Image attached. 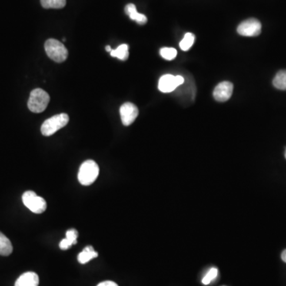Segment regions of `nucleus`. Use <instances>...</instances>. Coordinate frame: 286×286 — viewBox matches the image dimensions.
<instances>
[{
	"mask_svg": "<svg viewBox=\"0 0 286 286\" xmlns=\"http://www.w3.org/2000/svg\"><path fill=\"white\" fill-rule=\"evenodd\" d=\"M111 56L113 57H117L121 61H126L128 59L129 57V47L127 44L120 45L115 50H111Z\"/></svg>",
	"mask_w": 286,
	"mask_h": 286,
	"instance_id": "nucleus-15",
	"label": "nucleus"
},
{
	"mask_svg": "<svg viewBox=\"0 0 286 286\" xmlns=\"http://www.w3.org/2000/svg\"><path fill=\"white\" fill-rule=\"evenodd\" d=\"M194 41H195V35L192 33H187L182 41L180 42V48L184 51H187L193 46Z\"/></svg>",
	"mask_w": 286,
	"mask_h": 286,
	"instance_id": "nucleus-18",
	"label": "nucleus"
},
{
	"mask_svg": "<svg viewBox=\"0 0 286 286\" xmlns=\"http://www.w3.org/2000/svg\"><path fill=\"white\" fill-rule=\"evenodd\" d=\"M22 202L28 209L35 214H41L46 210V201L33 191H27L23 193Z\"/></svg>",
	"mask_w": 286,
	"mask_h": 286,
	"instance_id": "nucleus-5",
	"label": "nucleus"
},
{
	"mask_svg": "<svg viewBox=\"0 0 286 286\" xmlns=\"http://www.w3.org/2000/svg\"><path fill=\"white\" fill-rule=\"evenodd\" d=\"M217 275H218V270H217V268H211L209 271L207 272V274H206L205 277L203 278V284H210L211 281L217 277Z\"/></svg>",
	"mask_w": 286,
	"mask_h": 286,
	"instance_id": "nucleus-20",
	"label": "nucleus"
},
{
	"mask_svg": "<svg viewBox=\"0 0 286 286\" xmlns=\"http://www.w3.org/2000/svg\"><path fill=\"white\" fill-rule=\"evenodd\" d=\"M12 251L13 246L11 240L0 231V255L9 256Z\"/></svg>",
	"mask_w": 286,
	"mask_h": 286,
	"instance_id": "nucleus-14",
	"label": "nucleus"
},
{
	"mask_svg": "<svg viewBox=\"0 0 286 286\" xmlns=\"http://www.w3.org/2000/svg\"><path fill=\"white\" fill-rule=\"evenodd\" d=\"M125 12L131 20H134L140 25H144L147 22V16L144 14L138 13L134 4H127L125 7Z\"/></svg>",
	"mask_w": 286,
	"mask_h": 286,
	"instance_id": "nucleus-11",
	"label": "nucleus"
},
{
	"mask_svg": "<svg viewBox=\"0 0 286 286\" xmlns=\"http://www.w3.org/2000/svg\"><path fill=\"white\" fill-rule=\"evenodd\" d=\"M281 259L283 260L284 263H286V250H284L281 254Z\"/></svg>",
	"mask_w": 286,
	"mask_h": 286,
	"instance_id": "nucleus-22",
	"label": "nucleus"
},
{
	"mask_svg": "<svg viewBox=\"0 0 286 286\" xmlns=\"http://www.w3.org/2000/svg\"><path fill=\"white\" fill-rule=\"evenodd\" d=\"M122 123L124 126H130L134 123L138 117V109L132 103H125L120 109Z\"/></svg>",
	"mask_w": 286,
	"mask_h": 286,
	"instance_id": "nucleus-8",
	"label": "nucleus"
},
{
	"mask_svg": "<svg viewBox=\"0 0 286 286\" xmlns=\"http://www.w3.org/2000/svg\"><path fill=\"white\" fill-rule=\"evenodd\" d=\"M97 257H98V253L95 251L91 246H88V247H86L84 249L82 252L79 254L77 260L81 264H86L93 258Z\"/></svg>",
	"mask_w": 286,
	"mask_h": 286,
	"instance_id": "nucleus-13",
	"label": "nucleus"
},
{
	"mask_svg": "<svg viewBox=\"0 0 286 286\" xmlns=\"http://www.w3.org/2000/svg\"><path fill=\"white\" fill-rule=\"evenodd\" d=\"M100 173L98 164L92 160L84 161L79 170V182L82 185H91L92 183L97 181Z\"/></svg>",
	"mask_w": 286,
	"mask_h": 286,
	"instance_id": "nucleus-1",
	"label": "nucleus"
},
{
	"mask_svg": "<svg viewBox=\"0 0 286 286\" xmlns=\"http://www.w3.org/2000/svg\"><path fill=\"white\" fill-rule=\"evenodd\" d=\"M232 83L229 81H223L220 83L218 85L214 88L213 91V97L214 100L219 102H226L229 99L231 98L233 93Z\"/></svg>",
	"mask_w": 286,
	"mask_h": 286,
	"instance_id": "nucleus-9",
	"label": "nucleus"
},
{
	"mask_svg": "<svg viewBox=\"0 0 286 286\" xmlns=\"http://www.w3.org/2000/svg\"><path fill=\"white\" fill-rule=\"evenodd\" d=\"M274 87L279 90H286V69L277 73L273 81Z\"/></svg>",
	"mask_w": 286,
	"mask_h": 286,
	"instance_id": "nucleus-16",
	"label": "nucleus"
},
{
	"mask_svg": "<svg viewBox=\"0 0 286 286\" xmlns=\"http://www.w3.org/2000/svg\"><path fill=\"white\" fill-rule=\"evenodd\" d=\"M50 100V96L46 91L41 88H35L31 92L27 106L32 112L41 113L46 109Z\"/></svg>",
	"mask_w": 286,
	"mask_h": 286,
	"instance_id": "nucleus-2",
	"label": "nucleus"
},
{
	"mask_svg": "<svg viewBox=\"0 0 286 286\" xmlns=\"http://www.w3.org/2000/svg\"><path fill=\"white\" fill-rule=\"evenodd\" d=\"M185 82V79L182 76H174L166 74L160 78L158 82V89L161 92L169 93L175 91L179 86L182 85Z\"/></svg>",
	"mask_w": 286,
	"mask_h": 286,
	"instance_id": "nucleus-6",
	"label": "nucleus"
},
{
	"mask_svg": "<svg viewBox=\"0 0 286 286\" xmlns=\"http://www.w3.org/2000/svg\"><path fill=\"white\" fill-rule=\"evenodd\" d=\"M45 50L47 56L56 62H63L68 57V50L64 44L57 40L53 38L47 40L45 41Z\"/></svg>",
	"mask_w": 286,
	"mask_h": 286,
	"instance_id": "nucleus-4",
	"label": "nucleus"
},
{
	"mask_svg": "<svg viewBox=\"0 0 286 286\" xmlns=\"http://www.w3.org/2000/svg\"><path fill=\"white\" fill-rule=\"evenodd\" d=\"M38 284L39 277L38 274L34 272H27L17 279L14 286H38Z\"/></svg>",
	"mask_w": 286,
	"mask_h": 286,
	"instance_id": "nucleus-10",
	"label": "nucleus"
},
{
	"mask_svg": "<svg viewBox=\"0 0 286 286\" xmlns=\"http://www.w3.org/2000/svg\"><path fill=\"white\" fill-rule=\"evenodd\" d=\"M160 54L164 59L172 61V60L175 59L177 52L174 48L164 47V48L161 49V50H160Z\"/></svg>",
	"mask_w": 286,
	"mask_h": 286,
	"instance_id": "nucleus-19",
	"label": "nucleus"
},
{
	"mask_svg": "<svg viewBox=\"0 0 286 286\" xmlns=\"http://www.w3.org/2000/svg\"><path fill=\"white\" fill-rule=\"evenodd\" d=\"M68 121L69 117L65 113L54 115L43 123L41 127V134L44 136L53 135L57 131H59L60 129L65 127Z\"/></svg>",
	"mask_w": 286,
	"mask_h": 286,
	"instance_id": "nucleus-3",
	"label": "nucleus"
},
{
	"mask_svg": "<svg viewBox=\"0 0 286 286\" xmlns=\"http://www.w3.org/2000/svg\"><path fill=\"white\" fill-rule=\"evenodd\" d=\"M78 238V231L76 229H70L66 232V237L61 240L59 247L61 250H68L73 245L77 244V240Z\"/></svg>",
	"mask_w": 286,
	"mask_h": 286,
	"instance_id": "nucleus-12",
	"label": "nucleus"
},
{
	"mask_svg": "<svg viewBox=\"0 0 286 286\" xmlns=\"http://www.w3.org/2000/svg\"><path fill=\"white\" fill-rule=\"evenodd\" d=\"M41 4L45 9H61L66 4V0H41Z\"/></svg>",
	"mask_w": 286,
	"mask_h": 286,
	"instance_id": "nucleus-17",
	"label": "nucleus"
},
{
	"mask_svg": "<svg viewBox=\"0 0 286 286\" xmlns=\"http://www.w3.org/2000/svg\"><path fill=\"white\" fill-rule=\"evenodd\" d=\"M284 157H285L286 158V150H285V153H284Z\"/></svg>",
	"mask_w": 286,
	"mask_h": 286,
	"instance_id": "nucleus-24",
	"label": "nucleus"
},
{
	"mask_svg": "<svg viewBox=\"0 0 286 286\" xmlns=\"http://www.w3.org/2000/svg\"><path fill=\"white\" fill-rule=\"evenodd\" d=\"M111 46H110V45H107V46H106V51H107V52H111Z\"/></svg>",
	"mask_w": 286,
	"mask_h": 286,
	"instance_id": "nucleus-23",
	"label": "nucleus"
},
{
	"mask_svg": "<svg viewBox=\"0 0 286 286\" xmlns=\"http://www.w3.org/2000/svg\"><path fill=\"white\" fill-rule=\"evenodd\" d=\"M97 286H118L116 283L114 282V281H103V282L100 283Z\"/></svg>",
	"mask_w": 286,
	"mask_h": 286,
	"instance_id": "nucleus-21",
	"label": "nucleus"
},
{
	"mask_svg": "<svg viewBox=\"0 0 286 286\" xmlns=\"http://www.w3.org/2000/svg\"><path fill=\"white\" fill-rule=\"evenodd\" d=\"M237 32L244 37H256L261 32V24L256 18H249L239 25Z\"/></svg>",
	"mask_w": 286,
	"mask_h": 286,
	"instance_id": "nucleus-7",
	"label": "nucleus"
}]
</instances>
